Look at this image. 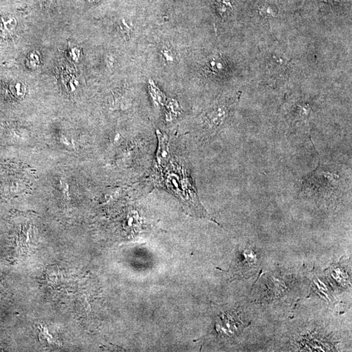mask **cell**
Returning <instances> with one entry per match:
<instances>
[{
  "label": "cell",
  "instance_id": "obj_1",
  "mask_svg": "<svg viewBox=\"0 0 352 352\" xmlns=\"http://www.w3.org/2000/svg\"><path fill=\"white\" fill-rule=\"evenodd\" d=\"M154 180L179 198L188 210L200 218L212 220L199 200L195 188L185 166L172 157L155 161Z\"/></svg>",
  "mask_w": 352,
  "mask_h": 352
},
{
  "label": "cell",
  "instance_id": "obj_2",
  "mask_svg": "<svg viewBox=\"0 0 352 352\" xmlns=\"http://www.w3.org/2000/svg\"><path fill=\"white\" fill-rule=\"evenodd\" d=\"M341 177L337 172L319 166L314 172L305 178L302 185L305 190H309L310 193H320L321 195H330L339 191L341 185Z\"/></svg>",
  "mask_w": 352,
  "mask_h": 352
},
{
  "label": "cell",
  "instance_id": "obj_3",
  "mask_svg": "<svg viewBox=\"0 0 352 352\" xmlns=\"http://www.w3.org/2000/svg\"><path fill=\"white\" fill-rule=\"evenodd\" d=\"M228 115V109L223 106L213 108V109L207 113L205 119L207 132L210 134L216 132L224 123Z\"/></svg>",
  "mask_w": 352,
  "mask_h": 352
},
{
  "label": "cell",
  "instance_id": "obj_4",
  "mask_svg": "<svg viewBox=\"0 0 352 352\" xmlns=\"http://www.w3.org/2000/svg\"><path fill=\"white\" fill-rule=\"evenodd\" d=\"M17 20L13 15L0 17V38L8 39L14 34L17 26Z\"/></svg>",
  "mask_w": 352,
  "mask_h": 352
},
{
  "label": "cell",
  "instance_id": "obj_5",
  "mask_svg": "<svg viewBox=\"0 0 352 352\" xmlns=\"http://www.w3.org/2000/svg\"><path fill=\"white\" fill-rule=\"evenodd\" d=\"M160 60L168 66L177 64L179 61V56L177 51L170 45H163L159 51Z\"/></svg>",
  "mask_w": 352,
  "mask_h": 352
},
{
  "label": "cell",
  "instance_id": "obj_6",
  "mask_svg": "<svg viewBox=\"0 0 352 352\" xmlns=\"http://www.w3.org/2000/svg\"><path fill=\"white\" fill-rule=\"evenodd\" d=\"M9 89L12 94L17 98L23 97L26 91L25 84L19 80L12 82L10 84Z\"/></svg>",
  "mask_w": 352,
  "mask_h": 352
},
{
  "label": "cell",
  "instance_id": "obj_7",
  "mask_svg": "<svg viewBox=\"0 0 352 352\" xmlns=\"http://www.w3.org/2000/svg\"><path fill=\"white\" fill-rule=\"evenodd\" d=\"M26 64L29 68H35L37 67L40 64V59L38 53L31 52L27 55L26 58Z\"/></svg>",
  "mask_w": 352,
  "mask_h": 352
},
{
  "label": "cell",
  "instance_id": "obj_8",
  "mask_svg": "<svg viewBox=\"0 0 352 352\" xmlns=\"http://www.w3.org/2000/svg\"><path fill=\"white\" fill-rule=\"evenodd\" d=\"M39 1H40L41 3H50V2L52 1V0H39Z\"/></svg>",
  "mask_w": 352,
  "mask_h": 352
},
{
  "label": "cell",
  "instance_id": "obj_9",
  "mask_svg": "<svg viewBox=\"0 0 352 352\" xmlns=\"http://www.w3.org/2000/svg\"><path fill=\"white\" fill-rule=\"evenodd\" d=\"M90 1H98V0H90Z\"/></svg>",
  "mask_w": 352,
  "mask_h": 352
}]
</instances>
